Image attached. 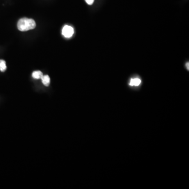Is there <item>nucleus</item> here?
<instances>
[{"label":"nucleus","mask_w":189,"mask_h":189,"mask_svg":"<svg viewBox=\"0 0 189 189\" xmlns=\"http://www.w3.org/2000/svg\"><path fill=\"white\" fill-rule=\"evenodd\" d=\"M36 27V23L34 19L28 18H22L17 23V28L20 31L25 32L33 30Z\"/></svg>","instance_id":"1"},{"label":"nucleus","mask_w":189,"mask_h":189,"mask_svg":"<svg viewBox=\"0 0 189 189\" xmlns=\"http://www.w3.org/2000/svg\"><path fill=\"white\" fill-rule=\"evenodd\" d=\"M74 28L71 26L65 25L62 30V34L66 38H70L74 34Z\"/></svg>","instance_id":"2"},{"label":"nucleus","mask_w":189,"mask_h":189,"mask_svg":"<svg viewBox=\"0 0 189 189\" xmlns=\"http://www.w3.org/2000/svg\"><path fill=\"white\" fill-rule=\"evenodd\" d=\"M141 80L138 78H132L130 80V82L129 83V85L131 86H139L140 84H141Z\"/></svg>","instance_id":"3"},{"label":"nucleus","mask_w":189,"mask_h":189,"mask_svg":"<svg viewBox=\"0 0 189 189\" xmlns=\"http://www.w3.org/2000/svg\"><path fill=\"white\" fill-rule=\"evenodd\" d=\"M42 80L43 84L45 86H48L50 84V77L48 75H43L42 77Z\"/></svg>","instance_id":"4"},{"label":"nucleus","mask_w":189,"mask_h":189,"mask_svg":"<svg viewBox=\"0 0 189 189\" xmlns=\"http://www.w3.org/2000/svg\"><path fill=\"white\" fill-rule=\"evenodd\" d=\"M43 76L42 72L41 71H34L32 73V77L36 80L41 79Z\"/></svg>","instance_id":"5"},{"label":"nucleus","mask_w":189,"mask_h":189,"mask_svg":"<svg viewBox=\"0 0 189 189\" xmlns=\"http://www.w3.org/2000/svg\"><path fill=\"white\" fill-rule=\"evenodd\" d=\"M7 65L5 61L3 60H0V71L2 72H4L7 69Z\"/></svg>","instance_id":"6"},{"label":"nucleus","mask_w":189,"mask_h":189,"mask_svg":"<svg viewBox=\"0 0 189 189\" xmlns=\"http://www.w3.org/2000/svg\"><path fill=\"white\" fill-rule=\"evenodd\" d=\"M85 1L88 5H92L94 2V0H85Z\"/></svg>","instance_id":"7"},{"label":"nucleus","mask_w":189,"mask_h":189,"mask_svg":"<svg viewBox=\"0 0 189 189\" xmlns=\"http://www.w3.org/2000/svg\"><path fill=\"white\" fill-rule=\"evenodd\" d=\"M189 63H187V64H186V66H187V69H188V70H189Z\"/></svg>","instance_id":"8"}]
</instances>
